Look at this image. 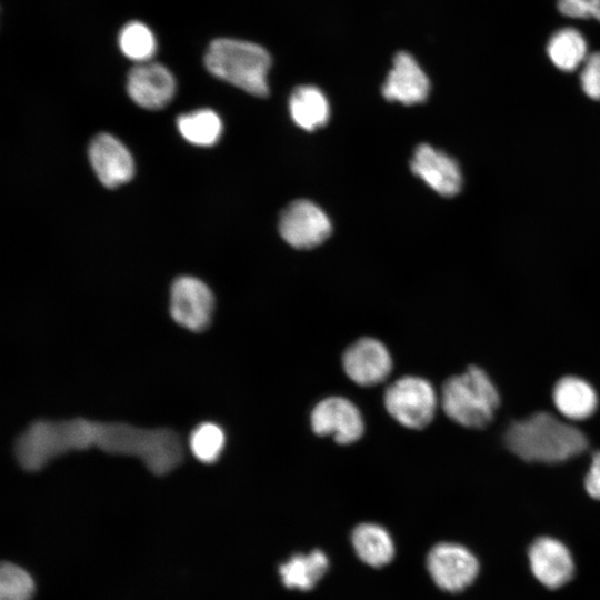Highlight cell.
<instances>
[{
	"instance_id": "obj_1",
	"label": "cell",
	"mask_w": 600,
	"mask_h": 600,
	"mask_svg": "<svg viewBox=\"0 0 600 600\" xmlns=\"http://www.w3.org/2000/svg\"><path fill=\"white\" fill-rule=\"evenodd\" d=\"M90 447L137 457L156 476L168 474L184 460L182 439L174 430L83 418L36 420L17 438L13 452L22 469L34 472L61 454Z\"/></svg>"
},
{
	"instance_id": "obj_2",
	"label": "cell",
	"mask_w": 600,
	"mask_h": 600,
	"mask_svg": "<svg viewBox=\"0 0 600 600\" xmlns=\"http://www.w3.org/2000/svg\"><path fill=\"white\" fill-rule=\"evenodd\" d=\"M508 449L529 462L556 463L582 453L588 440L576 427L549 412L513 422L506 432Z\"/></svg>"
},
{
	"instance_id": "obj_3",
	"label": "cell",
	"mask_w": 600,
	"mask_h": 600,
	"mask_svg": "<svg viewBox=\"0 0 600 600\" xmlns=\"http://www.w3.org/2000/svg\"><path fill=\"white\" fill-rule=\"evenodd\" d=\"M204 64L214 77L250 94L266 97L269 93L267 77L271 58L257 43L231 38L216 39L206 51Z\"/></svg>"
},
{
	"instance_id": "obj_4",
	"label": "cell",
	"mask_w": 600,
	"mask_h": 600,
	"mask_svg": "<svg viewBox=\"0 0 600 600\" xmlns=\"http://www.w3.org/2000/svg\"><path fill=\"white\" fill-rule=\"evenodd\" d=\"M499 403L496 386L482 369L474 366L450 377L441 388L442 410L452 421L467 428L486 427Z\"/></svg>"
},
{
	"instance_id": "obj_5",
	"label": "cell",
	"mask_w": 600,
	"mask_h": 600,
	"mask_svg": "<svg viewBox=\"0 0 600 600\" xmlns=\"http://www.w3.org/2000/svg\"><path fill=\"white\" fill-rule=\"evenodd\" d=\"M383 402L388 413L398 423L418 430L432 421L438 406V397L428 380L406 376L387 388Z\"/></svg>"
},
{
	"instance_id": "obj_6",
	"label": "cell",
	"mask_w": 600,
	"mask_h": 600,
	"mask_svg": "<svg viewBox=\"0 0 600 600\" xmlns=\"http://www.w3.org/2000/svg\"><path fill=\"white\" fill-rule=\"evenodd\" d=\"M214 296L200 279L190 276L178 277L170 289V314L179 326L202 332L211 323Z\"/></svg>"
},
{
	"instance_id": "obj_7",
	"label": "cell",
	"mask_w": 600,
	"mask_h": 600,
	"mask_svg": "<svg viewBox=\"0 0 600 600\" xmlns=\"http://www.w3.org/2000/svg\"><path fill=\"white\" fill-rule=\"evenodd\" d=\"M427 566L434 583L449 592L462 591L479 572V562L473 553L451 542L434 546L428 554Z\"/></svg>"
},
{
	"instance_id": "obj_8",
	"label": "cell",
	"mask_w": 600,
	"mask_h": 600,
	"mask_svg": "<svg viewBox=\"0 0 600 600\" xmlns=\"http://www.w3.org/2000/svg\"><path fill=\"white\" fill-rule=\"evenodd\" d=\"M279 232L291 247L311 249L330 236L331 223L317 204L309 200H297L282 211Z\"/></svg>"
},
{
	"instance_id": "obj_9",
	"label": "cell",
	"mask_w": 600,
	"mask_h": 600,
	"mask_svg": "<svg viewBox=\"0 0 600 600\" xmlns=\"http://www.w3.org/2000/svg\"><path fill=\"white\" fill-rule=\"evenodd\" d=\"M311 428L318 436H332L340 444L358 441L364 421L358 407L343 397H328L316 404L310 416Z\"/></svg>"
},
{
	"instance_id": "obj_10",
	"label": "cell",
	"mask_w": 600,
	"mask_h": 600,
	"mask_svg": "<svg viewBox=\"0 0 600 600\" xmlns=\"http://www.w3.org/2000/svg\"><path fill=\"white\" fill-rule=\"evenodd\" d=\"M342 368L350 380L361 387L383 382L392 371V358L379 340L363 337L347 348Z\"/></svg>"
},
{
	"instance_id": "obj_11",
	"label": "cell",
	"mask_w": 600,
	"mask_h": 600,
	"mask_svg": "<svg viewBox=\"0 0 600 600\" xmlns=\"http://www.w3.org/2000/svg\"><path fill=\"white\" fill-rule=\"evenodd\" d=\"M177 82L168 68L157 62H144L128 73L127 91L131 100L148 110H159L170 103Z\"/></svg>"
},
{
	"instance_id": "obj_12",
	"label": "cell",
	"mask_w": 600,
	"mask_h": 600,
	"mask_svg": "<svg viewBox=\"0 0 600 600\" xmlns=\"http://www.w3.org/2000/svg\"><path fill=\"white\" fill-rule=\"evenodd\" d=\"M91 167L107 188H117L134 174V161L128 148L114 136L100 133L89 146Z\"/></svg>"
},
{
	"instance_id": "obj_13",
	"label": "cell",
	"mask_w": 600,
	"mask_h": 600,
	"mask_svg": "<svg viewBox=\"0 0 600 600\" xmlns=\"http://www.w3.org/2000/svg\"><path fill=\"white\" fill-rule=\"evenodd\" d=\"M528 557L531 572L549 589L563 586L573 574L574 563L569 549L554 538H538L530 546Z\"/></svg>"
},
{
	"instance_id": "obj_14",
	"label": "cell",
	"mask_w": 600,
	"mask_h": 600,
	"mask_svg": "<svg viewBox=\"0 0 600 600\" xmlns=\"http://www.w3.org/2000/svg\"><path fill=\"white\" fill-rule=\"evenodd\" d=\"M412 172L443 197L456 196L462 186L461 170L454 159L423 143L416 148Z\"/></svg>"
},
{
	"instance_id": "obj_15",
	"label": "cell",
	"mask_w": 600,
	"mask_h": 600,
	"mask_svg": "<svg viewBox=\"0 0 600 600\" xmlns=\"http://www.w3.org/2000/svg\"><path fill=\"white\" fill-rule=\"evenodd\" d=\"M429 91V79L416 59L408 52H398L382 87L383 97L410 106L423 102Z\"/></svg>"
},
{
	"instance_id": "obj_16",
	"label": "cell",
	"mask_w": 600,
	"mask_h": 600,
	"mask_svg": "<svg viewBox=\"0 0 600 600\" xmlns=\"http://www.w3.org/2000/svg\"><path fill=\"white\" fill-rule=\"evenodd\" d=\"M552 398L558 411L568 419L583 420L594 413L598 397L593 387L586 380L568 376L554 386Z\"/></svg>"
},
{
	"instance_id": "obj_17",
	"label": "cell",
	"mask_w": 600,
	"mask_h": 600,
	"mask_svg": "<svg viewBox=\"0 0 600 600\" xmlns=\"http://www.w3.org/2000/svg\"><path fill=\"white\" fill-rule=\"evenodd\" d=\"M551 63L563 72H572L583 66L589 57L588 41L574 27L556 30L546 47Z\"/></svg>"
},
{
	"instance_id": "obj_18",
	"label": "cell",
	"mask_w": 600,
	"mask_h": 600,
	"mask_svg": "<svg viewBox=\"0 0 600 600\" xmlns=\"http://www.w3.org/2000/svg\"><path fill=\"white\" fill-rule=\"evenodd\" d=\"M289 112L293 122L308 131L323 127L330 117L329 102L314 86H299L292 91Z\"/></svg>"
},
{
	"instance_id": "obj_19",
	"label": "cell",
	"mask_w": 600,
	"mask_h": 600,
	"mask_svg": "<svg viewBox=\"0 0 600 600\" xmlns=\"http://www.w3.org/2000/svg\"><path fill=\"white\" fill-rule=\"evenodd\" d=\"M358 557L369 566L382 567L391 561L394 547L388 531L374 523H361L352 532Z\"/></svg>"
},
{
	"instance_id": "obj_20",
	"label": "cell",
	"mask_w": 600,
	"mask_h": 600,
	"mask_svg": "<svg viewBox=\"0 0 600 600\" xmlns=\"http://www.w3.org/2000/svg\"><path fill=\"white\" fill-rule=\"evenodd\" d=\"M328 566L327 556L320 550H313L308 554L291 557L280 566L279 573L286 587L307 591L321 579Z\"/></svg>"
},
{
	"instance_id": "obj_21",
	"label": "cell",
	"mask_w": 600,
	"mask_h": 600,
	"mask_svg": "<svg viewBox=\"0 0 600 600\" xmlns=\"http://www.w3.org/2000/svg\"><path fill=\"white\" fill-rule=\"evenodd\" d=\"M180 134L191 144L211 147L218 142L222 134V121L210 109H200L181 114L177 119Z\"/></svg>"
},
{
	"instance_id": "obj_22",
	"label": "cell",
	"mask_w": 600,
	"mask_h": 600,
	"mask_svg": "<svg viewBox=\"0 0 600 600\" xmlns=\"http://www.w3.org/2000/svg\"><path fill=\"white\" fill-rule=\"evenodd\" d=\"M121 52L139 63L149 62L157 51V39L152 30L140 21H130L119 32Z\"/></svg>"
},
{
	"instance_id": "obj_23",
	"label": "cell",
	"mask_w": 600,
	"mask_h": 600,
	"mask_svg": "<svg viewBox=\"0 0 600 600\" xmlns=\"http://www.w3.org/2000/svg\"><path fill=\"white\" fill-rule=\"evenodd\" d=\"M226 434L223 429L213 422L198 424L189 437L192 454L203 463L216 462L224 448Z\"/></svg>"
},
{
	"instance_id": "obj_24",
	"label": "cell",
	"mask_w": 600,
	"mask_h": 600,
	"mask_svg": "<svg viewBox=\"0 0 600 600\" xmlns=\"http://www.w3.org/2000/svg\"><path fill=\"white\" fill-rule=\"evenodd\" d=\"M36 586L21 567L3 562L0 569V600H32Z\"/></svg>"
},
{
	"instance_id": "obj_25",
	"label": "cell",
	"mask_w": 600,
	"mask_h": 600,
	"mask_svg": "<svg viewBox=\"0 0 600 600\" xmlns=\"http://www.w3.org/2000/svg\"><path fill=\"white\" fill-rule=\"evenodd\" d=\"M580 83L590 99L600 101V51L590 53L581 67Z\"/></svg>"
},
{
	"instance_id": "obj_26",
	"label": "cell",
	"mask_w": 600,
	"mask_h": 600,
	"mask_svg": "<svg viewBox=\"0 0 600 600\" xmlns=\"http://www.w3.org/2000/svg\"><path fill=\"white\" fill-rule=\"evenodd\" d=\"M557 8L567 18L600 22V0H557Z\"/></svg>"
},
{
	"instance_id": "obj_27",
	"label": "cell",
	"mask_w": 600,
	"mask_h": 600,
	"mask_svg": "<svg viewBox=\"0 0 600 600\" xmlns=\"http://www.w3.org/2000/svg\"><path fill=\"white\" fill-rule=\"evenodd\" d=\"M584 487L590 497L600 500V451L592 456Z\"/></svg>"
}]
</instances>
